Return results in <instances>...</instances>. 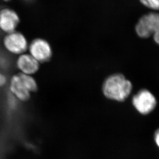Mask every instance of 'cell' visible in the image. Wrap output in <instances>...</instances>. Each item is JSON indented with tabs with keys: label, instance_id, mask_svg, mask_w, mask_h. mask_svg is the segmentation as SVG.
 I'll return each instance as SVG.
<instances>
[{
	"label": "cell",
	"instance_id": "cell-6",
	"mask_svg": "<svg viewBox=\"0 0 159 159\" xmlns=\"http://www.w3.org/2000/svg\"><path fill=\"white\" fill-rule=\"evenodd\" d=\"M132 104L140 113L147 114L156 106V98L149 90L143 89L133 96Z\"/></svg>",
	"mask_w": 159,
	"mask_h": 159
},
{
	"label": "cell",
	"instance_id": "cell-7",
	"mask_svg": "<svg viewBox=\"0 0 159 159\" xmlns=\"http://www.w3.org/2000/svg\"><path fill=\"white\" fill-rule=\"evenodd\" d=\"M15 65L20 73L33 76L39 71L41 63L29 53H25L18 56L16 60Z\"/></svg>",
	"mask_w": 159,
	"mask_h": 159
},
{
	"label": "cell",
	"instance_id": "cell-13",
	"mask_svg": "<svg viewBox=\"0 0 159 159\" xmlns=\"http://www.w3.org/2000/svg\"><path fill=\"white\" fill-rule=\"evenodd\" d=\"M2 1L4 2H6V3H7V2H9L12 1V0H1Z\"/></svg>",
	"mask_w": 159,
	"mask_h": 159
},
{
	"label": "cell",
	"instance_id": "cell-14",
	"mask_svg": "<svg viewBox=\"0 0 159 159\" xmlns=\"http://www.w3.org/2000/svg\"><path fill=\"white\" fill-rule=\"evenodd\" d=\"M0 52H1V45H0Z\"/></svg>",
	"mask_w": 159,
	"mask_h": 159
},
{
	"label": "cell",
	"instance_id": "cell-11",
	"mask_svg": "<svg viewBox=\"0 0 159 159\" xmlns=\"http://www.w3.org/2000/svg\"><path fill=\"white\" fill-rule=\"evenodd\" d=\"M8 78L6 74L0 71V88L4 87L8 83Z\"/></svg>",
	"mask_w": 159,
	"mask_h": 159
},
{
	"label": "cell",
	"instance_id": "cell-2",
	"mask_svg": "<svg viewBox=\"0 0 159 159\" xmlns=\"http://www.w3.org/2000/svg\"><path fill=\"white\" fill-rule=\"evenodd\" d=\"M135 31L142 38L153 36L155 42L159 45V14L151 12L142 16L137 23Z\"/></svg>",
	"mask_w": 159,
	"mask_h": 159
},
{
	"label": "cell",
	"instance_id": "cell-3",
	"mask_svg": "<svg viewBox=\"0 0 159 159\" xmlns=\"http://www.w3.org/2000/svg\"><path fill=\"white\" fill-rule=\"evenodd\" d=\"M29 44L26 36L18 30L5 34L2 40V45L5 51L17 56L27 51Z\"/></svg>",
	"mask_w": 159,
	"mask_h": 159
},
{
	"label": "cell",
	"instance_id": "cell-12",
	"mask_svg": "<svg viewBox=\"0 0 159 159\" xmlns=\"http://www.w3.org/2000/svg\"><path fill=\"white\" fill-rule=\"evenodd\" d=\"M155 140L157 145L159 147V129H158L155 132Z\"/></svg>",
	"mask_w": 159,
	"mask_h": 159
},
{
	"label": "cell",
	"instance_id": "cell-10",
	"mask_svg": "<svg viewBox=\"0 0 159 159\" xmlns=\"http://www.w3.org/2000/svg\"><path fill=\"white\" fill-rule=\"evenodd\" d=\"M140 1L146 7L155 11L159 10V0H140Z\"/></svg>",
	"mask_w": 159,
	"mask_h": 159
},
{
	"label": "cell",
	"instance_id": "cell-5",
	"mask_svg": "<svg viewBox=\"0 0 159 159\" xmlns=\"http://www.w3.org/2000/svg\"><path fill=\"white\" fill-rule=\"evenodd\" d=\"M20 21L15 10L8 7L0 8V32L4 35L17 30Z\"/></svg>",
	"mask_w": 159,
	"mask_h": 159
},
{
	"label": "cell",
	"instance_id": "cell-8",
	"mask_svg": "<svg viewBox=\"0 0 159 159\" xmlns=\"http://www.w3.org/2000/svg\"><path fill=\"white\" fill-rule=\"evenodd\" d=\"M8 88L11 94L21 101H26L30 98L31 93L26 88L19 74H15L9 78Z\"/></svg>",
	"mask_w": 159,
	"mask_h": 159
},
{
	"label": "cell",
	"instance_id": "cell-4",
	"mask_svg": "<svg viewBox=\"0 0 159 159\" xmlns=\"http://www.w3.org/2000/svg\"><path fill=\"white\" fill-rule=\"evenodd\" d=\"M29 54L39 63L49 61L53 55L51 44L48 41L41 38L33 39L29 44Z\"/></svg>",
	"mask_w": 159,
	"mask_h": 159
},
{
	"label": "cell",
	"instance_id": "cell-1",
	"mask_svg": "<svg viewBox=\"0 0 159 159\" xmlns=\"http://www.w3.org/2000/svg\"><path fill=\"white\" fill-rule=\"evenodd\" d=\"M132 89L131 81L121 74L110 75L105 79L102 85V92L104 96L119 102L126 99Z\"/></svg>",
	"mask_w": 159,
	"mask_h": 159
},
{
	"label": "cell",
	"instance_id": "cell-9",
	"mask_svg": "<svg viewBox=\"0 0 159 159\" xmlns=\"http://www.w3.org/2000/svg\"><path fill=\"white\" fill-rule=\"evenodd\" d=\"M19 74L26 88L30 93L34 92L37 90V83L32 75H26L20 73H19Z\"/></svg>",
	"mask_w": 159,
	"mask_h": 159
}]
</instances>
